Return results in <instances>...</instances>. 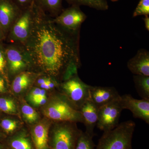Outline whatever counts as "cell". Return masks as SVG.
<instances>
[{"mask_svg": "<svg viewBox=\"0 0 149 149\" xmlns=\"http://www.w3.org/2000/svg\"><path fill=\"white\" fill-rule=\"evenodd\" d=\"M80 32L66 31L35 1L29 37L21 45L30 63L54 77L68 71L77 73L80 66Z\"/></svg>", "mask_w": 149, "mask_h": 149, "instance_id": "1", "label": "cell"}, {"mask_svg": "<svg viewBox=\"0 0 149 149\" xmlns=\"http://www.w3.org/2000/svg\"><path fill=\"white\" fill-rule=\"evenodd\" d=\"M136 124L128 120L112 130L104 132L95 149H133L132 138Z\"/></svg>", "mask_w": 149, "mask_h": 149, "instance_id": "2", "label": "cell"}, {"mask_svg": "<svg viewBox=\"0 0 149 149\" xmlns=\"http://www.w3.org/2000/svg\"><path fill=\"white\" fill-rule=\"evenodd\" d=\"M43 113L57 122L83 123L79 109L63 95L54 96L44 108Z\"/></svg>", "mask_w": 149, "mask_h": 149, "instance_id": "3", "label": "cell"}, {"mask_svg": "<svg viewBox=\"0 0 149 149\" xmlns=\"http://www.w3.org/2000/svg\"><path fill=\"white\" fill-rule=\"evenodd\" d=\"M58 122L49 133V149H75L82 131L75 123Z\"/></svg>", "mask_w": 149, "mask_h": 149, "instance_id": "4", "label": "cell"}, {"mask_svg": "<svg viewBox=\"0 0 149 149\" xmlns=\"http://www.w3.org/2000/svg\"><path fill=\"white\" fill-rule=\"evenodd\" d=\"M61 86L63 95L79 110L85 102L90 100L91 86L83 82L77 74L67 79Z\"/></svg>", "mask_w": 149, "mask_h": 149, "instance_id": "5", "label": "cell"}, {"mask_svg": "<svg viewBox=\"0 0 149 149\" xmlns=\"http://www.w3.org/2000/svg\"><path fill=\"white\" fill-rule=\"evenodd\" d=\"M35 1L22 11L10 30V40L12 44L22 45L29 37L34 17Z\"/></svg>", "mask_w": 149, "mask_h": 149, "instance_id": "6", "label": "cell"}, {"mask_svg": "<svg viewBox=\"0 0 149 149\" xmlns=\"http://www.w3.org/2000/svg\"><path fill=\"white\" fill-rule=\"evenodd\" d=\"M87 18V15L80 7L71 6L63 9L61 13L53 18L55 23L63 29L72 32H80L81 25Z\"/></svg>", "mask_w": 149, "mask_h": 149, "instance_id": "7", "label": "cell"}, {"mask_svg": "<svg viewBox=\"0 0 149 149\" xmlns=\"http://www.w3.org/2000/svg\"><path fill=\"white\" fill-rule=\"evenodd\" d=\"M123 110L120 98L99 108L97 127L104 132L113 129L118 125Z\"/></svg>", "mask_w": 149, "mask_h": 149, "instance_id": "8", "label": "cell"}, {"mask_svg": "<svg viewBox=\"0 0 149 149\" xmlns=\"http://www.w3.org/2000/svg\"><path fill=\"white\" fill-rule=\"evenodd\" d=\"M5 54L9 70L12 74H18L31 64L29 58L23 47L12 44L6 49Z\"/></svg>", "mask_w": 149, "mask_h": 149, "instance_id": "9", "label": "cell"}, {"mask_svg": "<svg viewBox=\"0 0 149 149\" xmlns=\"http://www.w3.org/2000/svg\"><path fill=\"white\" fill-rule=\"evenodd\" d=\"M120 102L123 110H129L133 117L149 124V100H137L131 95L126 94L120 96Z\"/></svg>", "mask_w": 149, "mask_h": 149, "instance_id": "10", "label": "cell"}, {"mask_svg": "<svg viewBox=\"0 0 149 149\" xmlns=\"http://www.w3.org/2000/svg\"><path fill=\"white\" fill-rule=\"evenodd\" d=\"M22 11L12 0H0V26L10 31Z\"/></svg>", "mask_w": 149, "mask_h": 149, "instance_id": "11", "label": "cell"}, {"mask_svg": "<svg viewBox=\"0 0 149 149\" xmlns=\"http://www.w3.org/2000/svg\"><path fill=\"white\" fill-rule=\"evenodd\" d=\"M120 96L113 87L91 86L90 100L98 108L118 100Z\"/></svg>", "mask_w": 149, "mask_h": 149, "instance_id": "12", "label": "cell"}, {"mask_svg": "<svg viewBox=\"0 0 149 149\" xmlns=\"http://www.w3.org/2000/svg\"><path fill=\"white\" fill-rule=\"evenodd\" d=\"M127 67L134 75L149 76V52L145 49L139 50L127 63Z\"/></svg>", "mask_w": 149, "mask_h": 149, "instance_id": "13", "label": "cell"}, {"mask_svg": "<svg viewBox=\"0 0 149 149\" xmlns=\"http://www.w3.org/2000/svg\"><path fill=\"white\" fill-rule=\"evenodd\" d=\"M79 111L86 128L85 132L93 137L98 118V108L90 100H88L80 107Z\"/></svg>", "mask_w": 149, "mask_h": 149, "instance_id": "14", "label": "cell"}, {"mask_svg": "<svg viewBox=\"0 0 149 149\" xmlns=\"http://www.w3.org/2000/svg\"><path fill=\"white\" fill-rule=\"evenodd\" d=\"M49 125L45 122H40L32 128L30 136L35 149H49Z\"/></svg>", "mask_w": 149, "mask_h": 149, "instance_id": "15", "label": "cell"}, {"mask_svg": "<svg viewBox=\"0 0 149 149\" xmlns=\"http://www.w3.org/2000/svg\"><path fill=\"white\" fill-rule=\"evenodd\" d=\"M8 149H35L31 136L25 131H20L9 138Z\"/></svg>", "mask_w": 149, "mask_h": 149, "instance_id": "16", "label": "cell"}, {"mask_svg": "<svg viewBox=\"0 0 149 149\" xmlns=\"http://www.w3.org/2000/svg\"><path fill=\"white\" fill-rule=\"evenodd\" d=\"M37 3L46 13L52 17H56L63 10V0H37Z\"/></svg>", "mask_w": 149, "mask_h": 149, "instance_id": "17", "label": "cell"}, {"mask_svg": "<svg viewBox=\"0 0 149 149\" xmlns=\"http://www.w3.org/2000/svg\"><path fill=\"white\" fill-rule=\"evenodd\" d=\"M32 72L29 71H24L17 74L13 81L14 92L19 93L25 90L32 82Z\"/></svg>", "mask_w": 149, "mask_h": 149, "instance_id": "18", "label": "cell"}, {"mask_svg": "<svg viewBox=\"0 0 149 149\" xmlns=\"http://www.w3.org/2000/svg\"><path fill=\"white\" fill-rule=\"evenodd\" d=\"M71 6H86L98 10H106L109 9L107 0H65Z\"/></svg>", "mask_w": 149, "mask_h": 149, "instance_id": "19", "label": "cell"}, {"mask_svg": "<svg viewBox=\"0 0 149 149\" xmlns=\"http://www.w3.org/2000/svg\"><path fill=\"white\" fill-rule=\"evenodd\" d=\"M133 78L135 88L140 97L149 100V76L134 75Z\"/></svg>", "mask_w": 149, "mask_h": 149, "instance_id": "20", "label": "cell"}, {"mask_svg": "<svg viewBox=\"0 0 149 149\" xmlns=\"http://www.w3.org/2000/svg\"><path fill=\"white\" fill-rule=\"evenodd\" d=\"M93 137L86 132L81 131L75 149H95L96 146L93 142Z\"/></svg>", "mask_w": 149, "mask_h": 149, "instance_id": "21", "label": "cell"}, {"mask_svg": "<svg viewBox=\"0 0 149 149\" xmlns=\"http://www.w3.org/2000/svg\"><path fill=\"white\" fill-rule=\"evenodd\" d=\"M21 111L24 120L28 123H34L36 122L39 118L37 112L27 104H24L22 105Z\"/></svg>", "mask_w": 149, "mask_h": 149, "instance_id": "22", "label": "cell"}, {"mask_svg": "<svg viewBox=\"0 0 149 149\" xmlns=\"http://www.w3.org/2000/svg\"><path fill=\"white\" fill-rule=\"evenodd\" d=\"M0 110L8 114L16 115L17 113L15 103L11 99L7 98H0Z\"/></svg>", "mask_w": 149, "mask_h": 149, "instance_id": "23", "label": "cell"}, {"mask_svg": "<svg viewBox=\"0 0 149 149\" xmlns=\"http://www.w3.org/2000/svg\"><path fill=\"white\" fill-rule=\"evenodd\" d=\"M149 0H140L135 10L133 16L135 17L140 15H149Z\"/></svg>", "mask_w": 149, "mask_h": 149, "instance_id": "24", "label": "cell"}, {"mask_svg": "<svg viewBox=\"0 0 149 149\" xmlns=\"http://www.w3.org/2000/svg\"><path fill=\"white\" fill-rule=\"evenodd\" d=\"M1 126L6 133L8 134H10L16 130L17 122L15 120L6 118L2 120Z\"/></svg>", "mask_w": 149, "mask_h": 149, "instance_id": "25", "label": "cell"}, {"mask_svg": "<svg viewBox=\"0 0 149 149\" xmlns=\"http://www.w3.org/2000/svg\"><path fill=\"white\" fill-rule=\"evenodd\" d=\"M46 91L44 89L39 88L33 89L29 94V100L32 103L43 97H45Z\"/></svg>", "mask_w": 149, "mask_h": 149, "instance_id": "26", "label": "cell"}, {"mask_svg": "<svg viewBox=\"0 0 149 149\" xmlns=\"http://www.w3.org/2000/svg\"><path fill=\"white\" fill-rule=\"evenodd\" d=\"M36 0H12L13 1L21 11H23L32 5Z\"/></svg>", "mask_w": 149, "mask_h": 149, "instance_id": "27", "label": "cell"}, {"mask_svg": "<svg viewBox=\"0 0 149 149\" xmlns=\"http://www.w3.org/2000/svg\"><path fill=\"white\" fill-rule=\"evenodd\" d=\"M7 63L5 52L0 49V74L5 75Z\"/></svg>", "mask_w": 149, "mask_h": 149, "instance_id": "28", "label": "cell"}, {"mask_svg": "<svg viewBox=\"0 0 149 149\" xmlns=\"http://www.w3.org/2000/svg\"><path fill=\"white\" fill-rule=\"evenodd\" d=\"M47 101V97H45L42 98L37 101L33 103V104L35 105H43L46 103Z\"/></svg>", "mask_w": 149, "mask_h": 149, "instance_id": "29", "label": "cell"}, {"mask_svg": "<svg viewBox=\"0 0 149 149\" xmlns=\"http://www.w3.org/2000/svg\"><path fill=\"white\" fill-rule=\"evenodd\" d=\"M144 23H145V27L148 31H149V15L145 16V17L143 18Z\"/></svg>", "mask_w": 149, "mask_h": 149, "instance_id": "30", "label": "cell"}, {"mask_svg": "<svg viewBox=\"0 0 149 149\" xmlns=\"http://www.w3.org/2000/svg\"><path fill=\"white\" fill-rule=\"evenodd\" d=\"M49 78H40L38 79L37 80V83L39 85H41V84H44L46 83L47 81Z\"/></svg>", "mask_w": 149, "mask_h": 149, "instance_id": "31", "label": "cell"}, {"mask_svg": "<svg viewBox=\"0 0 149 149\" xmlns=\"http://www.w3.org/2000/svg\"><path fill=\"white\" fill-rule=\"evenodd\" d=\"M40 87L42 88V89H44V90H50L51 89L49 87V85L47 84H46V83H44V84H41L40 85Z\"/></svg>", "mask_w": 149, "mask_h": 149, "instance_id": "32", "label": "cell"}, {"mask_svg": "<svg viewBox=\"0 0 149 149\" xmlns=\"http://www.w3.org/2000/svg\"><path fill=\"white\" fill-rule=\"evenodd\" d=\"M0 86H4V81L3 79L1 77H0Z\"/></svg>", "mask_w": 149, "mask_h": 149, "instance_id": "33", "label": "cell"}, {"mask_svg": "<svg viewBox=\"0 0 149 149\" xmlns=\"http://www.w3.org/2000/svg\"><path fill=\"white\" fill-rule=\"evenodd\" d=\"M5 91V86H0V93H3Z\"/></svg>", "mask_w": 149, "mask_h": 149, "instance_id": "34", "label": "cell"}, {"mask_svg": "<svg viewBox=\"0 0 149 149\" xmlns=\"http://www.w3.org/2000/svg\"><path fill=\"white\" fill-rule=\"evenodd\" d=\"M6 146L0 142V149H6Z\"/></svg>", "mask_w": 149, "mask_h": 149, "instance_id": "35", "label": "cell"}, {"mask_svg": "<svg viewBox=\"0 0 149 149\" xmlns=\"http://www.w3.org/2000/svg\"><path fill=\"white\" fill-rule=\"evenodd\" d=\"M5 135H4L3 133L0 132V139H3V138H5Z\"/></svg>", "mask_w": 149, "mask_h": 149, "instance_id": "36", "label": "cell"}, {"mask_svg": "<svg viewBox=\"0 0 149 149\" xmlns=\"http://www.w3.org/2000/svg\"><path fill=\"white\" fill-rule=\"evenodd\" d=\"M110 1H112L113 2H116V1H118V0H110Z\"/></svg>", "mask_w": 149, "mask_h": 149, "instance_id": "37", "label": "cell"}]
</instances>
